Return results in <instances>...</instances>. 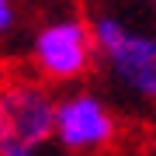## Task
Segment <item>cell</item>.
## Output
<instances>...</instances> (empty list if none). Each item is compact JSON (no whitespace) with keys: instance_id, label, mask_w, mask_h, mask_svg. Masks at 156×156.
<instances>
[{"instance_id":"cell-1","label":"cell","mask_w":156,"mask_h":156,"mask_svg":"<svg viewBox=\"0 0 156 156\" xmlns=\"http://www.w3.org/2000/svg\"><path fill=\"white\" fill-rule=\"evenodd\" d=\"M90 31L115 83L139 101H156V31L132 28L118 14H94Z\"/></svg>"},{"instance_id":"cell-2","label":"cell","mask_w":156,"mask_h":156,"mask_svg":"<svg viewBox=\"0 0 156 156\" xmlns=\"http://www.w3.org/2000/svg\"><path fill=\"white\" fill-rule=\"evenodd\" d=\"M56 104L38 80H0V156H38L45 142L56 139Z\"/></svg>"},{"instance_id":"cell-3","label":"cell","mask_w":156,"mask_h":156,"mask_svg":"<svg viewBox=\"0 0 156 156\" xmlns=\"http://www.w3.org/2000/svg\"><path fill=\"white\" fill-rule=\"evenodd\" d=\"M28 52L35 69L52 83H73V80L87 76L97 59L90 21H83L80 14H59L42 21L31 35Z\"/></svg>"},{"instance_id":"cell-4","label":"cell","mask_w":156,"mask_h":156,"mask_svg":"<svg viewBox=\"0 0 156 156\" xmlns=\"http://www.w3.org/2000/svg\"><path fill=\"white\" fill-rule=\"evenodd\" d=\"M118 139V115L101 94L73 90L56 104V142L66 153H104Z\"/></svg>"},{"instance_id":"cell-5","label":"cell","mask_w":156,"mask_h":156,"mask_svg":"<svg viewBox=\"0 0 156 156\" xmlns=\"http://www.w3.org/2000/svg\"><path fill=\"white\" fill-rule=\"evenodd\" d=\"M17 28V7L11 0H0V35H11Z\"/></svg>"},{"instance_id":"cell-6","label":"cell","mask_w":156,"mask_h":156,"mask_svg":"<svg viewBox=\"0 0 156 156\" xmlns=\"http://www.w3.org/2000/svg\"><path fill=\"white\" fill-rule=\"evenodd\" d=\"M153 14H156V0H153Z\"/></svg>"}]
</instances>
